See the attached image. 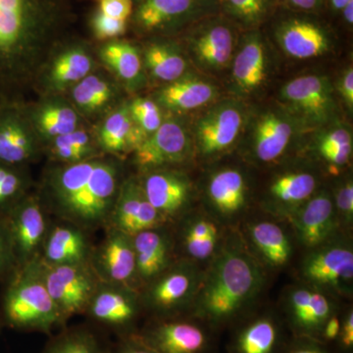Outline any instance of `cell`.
<instances>
[{"instance_id": "cell-54", "label": "cell", "mask_w": 353, "mask_h": 353, "mask_svg": "<svg viewBox=\"0 0 353 353\" xmlns=\"http://www.w3.org/2000/svg\"><path fill=\"white\" fill-rule=\"evenodd\" d=\"M341 328V320L336 316H330L329 319L325 323L321 334L325 340L334 341L339 338Z\"/></svg>"}, {"instance_id": "cell-58", "label": "cell", "mask_w": 353, "mask_h": 353, "mask_svg": "<svg viewBox=\"0 0 353 353\" xmlns=\"http://www.w3.org/2000/svg\"><path fill=\"white\" fill-rule=\"evenodd\" d=\"M141 0H139V2H141ZM139 2H138V3H139Z\"/></svg>"}, {"instance_id": "cell-13", "label": "cell", "mask_w": 353, "mask_h": 353, "mask_svg": "<svg viewBox=\"0 0 353 353\" xmlns=\"http://www.w3.org/2000/svg\"><path fill=\"white\" fill-rule=\"evenodd\" d=\"M85 314L120 338L136 333L134 326L139 315V303L134 289L101 283Z\"/></svg>"}, {"instance_id": "cell-37", "label": "cell", "mask_w": 353, "mask_h": 353, "mask_svg": "<svg viewBox=\"0 0 353 353\" xmlns=\"http://www.w3.org/2000/svg\"><path fill=\"white\" fill-rule=\"evenodd\" d=\"M92 59L80 48H71L55 59L51 69V78L57 85L80 82L92 69Z\"/></svg>"}, {"instance_id": "cell-38", "label": "cell", "mask_w": 353, "mask_h": 353, "mask_svg": "<svg viewBox=\"0 0 353 353\" xmlns=\"http://www.w3.org/2000/svg\"><path fill=\"white\" fill-rule=\"evenodd\" d=\"M321 157L333 167L347 163L352 152V136L345 127H332L322 134L318 141Z\"/></svg>"}, {"instance_id": "cell-17", "label": "cell", "mask_w": 353, "mask_h": 353, "mask_svg": "<svg viewBox=\"0 0 353 353\" xmlns=\"http://www.w3.org/2000/svg\"><path fill=\"white\" fill-rule=\"evenodd\" d=\"M134 334L157 353H203L208 345L205 332L199 325L168 318Z\"/></svg>"}, {"instance_id": "cell-45", "label": "cell", "mask_w": 353, "mask_h": 353, "mask_svg": "<svg viewBox=\"0 0 353 353\" xmlns=\"http://www.w3.org/2000/svg\"><path fill=\"white\" fill-rule=\"evenodd\" d=\"M22 189V180L15 172L0 166V205L15 199Z\"/></svg>"}, {"instance_id": "cell-7", "label": "cell", "mask_w": 353, "mask_h": 353, "mask_svg": "<svg viewBox=\"0 0 353 353\" xmlns=\"http://www.w3.org/2000/svg\"><path fill=\"white\" fill-rule=\"evenodd\" d=\"M216 11L217 0H141L131 19L139 32L154 34L194 25Z\"/></svg>"}, {"instance_id": "cell-50", "label": "cell", "mask_w": 353, "mask_h": 353, "mask_svg": "<svg viewBox=\"0 0 353 353\" xmlns=\"http://www.w3.org/2000/svg\"><path fill=\"white\" fill-rule=\"evenodd\" d=\"M338 92L345 102L348 110L353 109V69L352 66L347 67L338 81Z\"/></svg>"}, {"instance_id": "cell-6", "label": "cell", "mask_w": 353, "mask_h": 353, "mask_svg": "<svg viewBox=\"0 0 353 353\" xmlns=\"http://www.w3.org/2000/svg\"><path fill=\"white\" fill-rule=\"evenodd\" d=\"M39 265L46 290L65 319L85 314L101 283L90 264L51 265L39 257Z\"/></svg>"}, {"instance_id": "cell-34", "label": "cell", "mask_w": 353, "mask_h": 353, "mask_svg": "<svg viewBox=\"0 0 353 353\" xmlns=\"http://www.w3.org/2000/svg\"><path fill=\"white\" fill-rule=\"evenodd\" d=\"M43 353H113L99 334L85 326L65 329L52 339Z\"/></svg>"}, {"instance_id": "cell-41", "label": "cell", "mask_w": 353, "mask_h": 353, "mask_svg": "<svg viewBox=\"0 0 353 353\" xmlns=\"http://www.w3.org/2000/svg\"><path fill=\"white\" fill-rule=\"evenodd\" d=\"M112 90L97 76H87L74 88L73 97L79 108L87 111L99 109L110 101Z\"/></svg>"}, {"instance_id": "cell-23", "label": "cell", "mask_w": 353, "mask_h": 353, "mask_svg": "<svg viewBox=\"0 0 353 353\" xmlns=\"http://www.w3.org/2000/svg\"><path fill=\"white\" fill-rule=\"evenodd\" d=\"M141 185L148 201L166 221L178 214L190 199L189 180L176 172L150 171Z\"/></svg>"}, {"instance_id": "cell-35", "label": "cell", "mask_w": 353, "mask_h": 353, "mask_svg": "<svg viewBox=\"0 0 353 353\" xmlns=\"http://www.w3.org/2000/svg\"><path fill=\"white\" fill-rule=\"evenodd\" d=\"M278 341V329L269 318H261L246 326L236 340L238 353H273Z\"/></svg>"}, {"instance_id": "cell-10", "label": "cell", "mask_w": 353, "mask_h": 353, "mask_svg": "<svg viewBox=\"0 0 353 353\" xmlns=\"http://www.w3.org/2000/svg\"><path fill=\"white\" fill-rule=\"evenodd\" d=\"M6 224L19 268L41 257L50 225L39 199L29 197L18 202Z\"/></svg>"}, {"instance_id": "cell-18", "label": "cell", "mask_w": 353, "mask_h": 353, "mask_svg": "<svg viewBox=\"0 0 353 353\" xmlns=\"http://www.w3.org/2000/svg\"><path fill=\"white\" fill-rule=\"evenodd\" d=\"M234 52L231 63L233 88L240 97H248L262 87L268 70L266 44L259 30L248 31Z\"/></svg>"}, {"instance_id": "cell-19", "label": "cell", "mask_w": 353, "mask_h": 353, "mask_svg": "<svg viewBox=\"0 0 353 353\" xmlns=\"http://www.w3.org/2000/svg\"><path fill=\"white\" fill-rule=\"evenodd\" d=\"M196 274L187 266L167 269L150 283L145 304L158 317L165 319L187 303L196 288Z\"/></svg>"}, {"instance_id": "cell-55", "label": "cell", "mask_w": 353, "mask_h": 353, "mask_svg": "<svg viewBox=\"0 0 353 353\" xmlns=\"http://www.w3.org/2000/svg\"><path fill=\"white\" fill-rule=\"evenodd\" d=\"M343 15V19H345V22L347 23L348 25L353 24V1H350V3H347V6L343 7V10H341Z\"/></svg>"}, {"instance_id": "cell-26", "label": "cell", "mask_w": 353, "mask_h": 353, "mask_svg": "<svg viewBox=\"0 0 353 353\" xmlns=\"http://www.w3.org/2000/svg\"><path fill=\"white\" fill-rule=\"evenodd\" d=\"M317 179L308 171H294L278 176L269 188V201L278 213L294 212L315 194Z\"/></svg>"}, {"instance_id": "cell-14", "label": "cell", "mask_w": 353, "mask_h": 353, "mask_svg": "<svg viewBox=\"0 0 353 353\" xmlns=\"http://www.w3.org/2000/svg\"><path fill=\"white\" fill-rule=\"evenodd\" d=\"M190 148V137L185 125L179 120H166L136 148V162L143 170H157L185 161Z\"/></svg>"}, {"instance_id": "cell-11", "label": "cell", "mask_w": 353, "mask_h": 353, "mask_svg": "<svg viewBox=\"0 0 353 353\" xmlns=\"http://www.w3.org/2000/svg\"><path fill=\"white\" fill-rule=\"evenodd\" d=\"M301 129L296 118L282 106L265 109L252 121L250 131V150L261 163H272L284 155Z\"/></svg>"}, {"instance_id": "cell-31", "label": "cell", "mask_w": 353, "mask_h": 353, "mask_svg": "<svg viewBox=\"0 0 353 353\" xmlns=\"http://www.w3.org/2000/svg\"><path fill=\"white\" fill-rule=\"evenodd\" d=\"M253 245L272 266L287 263L292 254V245L282 228L271 222H259L250 228Z\"/></svg>"}, {"instance_id": "cell-3", "label": "cell", "mask_w": 353, "mask_h": 353, "mask_svg": "<svg viewBox=\"0 0 353 353\" xmlns=\"http://www.w3.org/2000/svg\"><path fill=\"white\" fill-rule=\"evenodd\" d=\"M262 273L239 248L224 250L211 266L196 301V314L213 324L232 319L259 292Z\"/></svg>"}, {"instance_id": "cell-30", "label": "cell", "mask_w": 353, "mask_h": 353, "mask_svg": "<svg viewBox=\"0 0 353 353\" xmlns=\"http://www.w3.org/2000/svg\"><path fill=\"white\" fill-rule=\"evenodd\" d=\"M146 67L162 82L172 83L187 74L188 61L176 44L153 43L145 52Z\"/></svg>"}, {"instance_id": "cell-49", "label": "cell", "mask_w": 353, "mask_h": 353, "mask_svg": "<svg viewBox=\"0 0 353 353\" xmlns=\"http://www.w3.org/2000/svg\"><path fill=\"white\" fill-rule=\"evenodd\" d=\"M212 236H218L217 228L213 223L202 219L190 223L185 234V239L192 240H206Z\"/></svg>"}, {"instance_id": "cell-46", "label": "cell", "mask_w": 353, "mask_h": 353, "mask_svg": "<svg viewBox=\"0 0 353 353\" xmlns=\"http://www.w3.org/2000/svg\"><path fill=\"white\" fill-rule=\"evenodd\" d=\"M334 208L347 223L352 222L353 216V185L352 180L341 185L334 199Z\"/></svg>"}, {"instance_id": "cell-16", "label": "cell", "mask_w": 353, "mask_h": 353, "mask_svg": "<svg viewBox=\"0 0 353 353\" xmlns=\"http://www.w3.org/2000/svg\"><path fill=\"white\" fill-rule=\"evenodd\" d=\"M164 222L163 216L146 199L141 183L129 180L121 185L108 228L132 238L141 232L161 228Z\"/></svg>"}, {"instance_id": "cell-40", "label": "cell", "mask_w": 353, "mask_h": 353, "mask_svg": "<svg viewBox=\"0 0 353 353\" xmlns=\"http://www.w3.org/2000/svg\"><path fill=\"white\" fill-rule=\"evenodd\" d=\"M38 123L46 136L55 139L75 131L78 117L69 106L48 105L39 112Z\"/></svg>"}, {"instance_id": "cell-28", "label": "cell", "mask_w": 353, "mask_h": 353, "mask_svg": "<svg viewBox=\"0 0 353 353\" xmlns=\"http://www.w3.org/2000/svg\"><path fill=\"white\" fill-rule=\"evenodd\" d=\"M289 306L296 328L309 336L321 334L332 312L331 303L326 296L304 288L290 294Z\"/></svg>"}, {"instance_id": "cell-4", "label": "cell", "mask_w": 353, "mask_h": 353, "mask_svg": "<svg viewBox=\"0 0 353 353\" xmlns=\"http://www.w3.org/2000/svg\"><path fill=\"white\" fill-rule=\"evenodd\" d=\"M39 259L19 268L4 299V319L14 329L50 334L67 320L46 290Z\"/></svg>"}, {"instance_id": "cell-9", "label": "cell", "mask_w": 353, "mask_h": 353, "mask_svg": "<svg viewBox=\"0 0 353 353\" xmlns=\"http://www.w3.org/2000/svg\"><path fill=\"white\" fill-rule=\"evenodd\" d=\"M245 108L233 99L218 102L196 121L194 138L204 157L226 152L240 138L245 126Z\"/></svg>"}, {"instance_id": "cell-24", "label": "cell", "mask_w": 353, "mask_h": 353, "mask_svg": "<svg viewBox=\"0 0 353 353\" xmlns=\"http://www.w3.org/2000/svg\"><path fill=\"white\" fill-rule=\"evenodd\" d=\"M217 88L199 76L185 74L157 92L158 103L175 112H189L209 105L217 99Z\"/></svg>"}, {"instance_id": "cell-33", "label": "cell", "mask_w": 353, "mask_h": 353, "mask_svg": "<svg viewBox=\"0 0 353 353\" xmlns=\"http://www.w3.org/2000/svg\"><path fill=\"white\" fill-rule=\"evenodd\" d=\"M34 153V143L24 125L17 118L0 121V161L22 163Z\"/></svg>"}, {"instance_id": "cell-51", "label": "cell", "mask_w": 353, "mask_h": 353, "mask_svg": "<svg viewBox=\"0 0 353 353\" xmlns=\"http://www.w3.org/2000/svg\"><path fill=\"white\" fill-rule=\"evenodd\" d=\"M113 353H157L143 345L134 334L120 338Z\"/></svg>"}, {"instance_id": "cell-57", "label": "cell", "mask_w": 353, "mask_h": 353, "mask_svg": "<svg viewBox=\"0 0 353 353\" xmlns=\"http://www.w3.org/2000/svg\"><path fill=\"white\" fill-rule=\"evenodd\" d=\"M350 1H353V0H330V3H331L332 8L334 10L341 11L343 7L350 3Z\"/></svg>"}, {"instance_id": "cell-22", "label": "cell", "mask_w": 353, "mask_h": 353, "mask_svg": "<svg viewBox=\"0 0 353 353\" xmlns=\"http://www.w3.org/2000/svg\"><path fill=\"white\" fill-rule=\"evenodd\" d=\"M88 232L63 222L50 227L41 259L51 265L88 264L94 246Z\"/></svg>"}, {"instance_id": "cell-27", "label": "cell", "mask_w": 353, "mask_h": 353, "mask_svg": "<svg viewBox=\"0 0 353 353\" xmlns=\"http://www.w3.org/2000/svg\"><path fill=\"white\" fill-rule=\"evenodd\" d=\"M208 196L221 215L231 217L245 206L248 185L240 170L225 168L215 172L209 179Z\"/></svg>"}, {"instance_id": "cell-29", "label": "cell", "mask_w": 353, "mask_h": 353, "mask_svg": "<svg viewBox=\"0 0 353 353\" xmlns=\"http://www.w3.org/2000/svg\"><path fill=\"white\" fill-rule=\"evenodd\" d=\"M146 136L132 120L129 108L115 111L108 118L99 132L102 148L110 153L136 150Z\"/></svg>"}, {"instance_id": "cell-39", "label": "cell", "mask_w": 353, "mask_h": 353, "mask_svg": "<svg viewBox=\"0 0 353 353\" xmlns=\"http://www.w3.org/2000/svg\"><path fill=\"white\" fill-rule=\"evenodd\" d=\"M92 152L90 137L83 130H75L54 139L53 153L63 163H77L90 159L92 158Z\"/></svg>"}, {"instance_id": "cell-44", "label": "cell", "mask_w": 353, "mask_h": 353, "mask_svg": "<svg viewBox=\"0 0 353 353\" xmlns=\"http://www.w3.org/2000/svg\"><path fill=\"white\" fill-rule=\"evenodd\" d=\"M134 9V0H97V10L115 19L130 22Z\"/></svg>"}, {"instance_id": "cell-47", "label": "cell", "mask_w": 353, "mask_h": 353, "mask_svg": "<svg viewBox=\"0 0 353 353\" xmlns=\"http://www.w3.org/2000/svg\"><path fill=\"white\" fill-rule=\"evenodd\" d=\"M16 263L12 243L6 223L0 221V275Z\"/></svg>"}, {"instance_id": "cell-48", "label": "cell", "mask_w": 353, "mask_h": 353, "mask_svg": "<svg viewBox=\"0 0 353 353\" xmlns=\"http://www.w3.org/2000/svg\"><path fill=\"white\" fill-rule=\"evenodd\" d=\"M217 243V236L206 239V240H192V239H185V252L192 259H205L210 256L214 252Z\"/></svg>"}, {"instance_id": "cell-32", "label": "cell", "mask_w": 353, "mask_h": 353, "mask_svg": "<svg viewBox=\"0 0 353 353\" xmlns=\"http://www.w3.org/2000/svg\"><path fill=\"white\" fill-rule=\"evenodd\" d=\"M278 0H217L218 9L236 27L257 30L271 15Z\"/></svg>"}, {"instance_id": "cell-25", "label": "cell", "mask_w": 353, "mask_h": 353, "mask_svg": "<svg viewBox=\"0 0 353 353\" xmlns=\"http://www.w3.org/2000/svg\"><path fill=\"white\" fill-rule=\"evenodd\" d=\"M132 240L136 255L137 279L150 284L170 267V240L159 228L134 234Z\"/></svg>"}, {"instance_id": "cell-42", "label": "cell", "mask_w": 353, "mask_h": 353, "mask_svg": "<svg viewBox=\"0 0 353 353\" xmlns=\"http://www.w3.org/2000/svg\"><path fill=\"white\" fill-rule=\"evenodd\" d=\"M129 110L132 120L146 137L157 131L163 122L159 106L150 99H134L129 106Z\"/></svg>"}, {"instance_id": "cell-56", "label": "cell", "mask_w": 353, "mask_h": 353, "mask_svg": "<svg viewBox=\"0 0 353 353\" xmlns=\"http://www.w3.org/2000/svg\"><path fill=\"white\" fill-rule=\"evenodd\" d=\"M289 353H326L322 348L318 347H312V345H305V347H301L294 348Z\"/></svg>"}, {"instance_id": "cell-21", "label": "cell", "mask_w": 353, "mask_h": 353, "mask_svg": "<svg viewBox=\"0 0 353 353\" xmlns=\"http://www.w3.org/2000/svg\"><path fill=\"white\" fill-rule=\"evenodd\" d=\"M303 272L304 277L316 285L343 289L353 278L352 250L343 245L322 248L305 259Z\"/></svg>"}, {"instance_id": "cell-15", "label": "cell", "mask_w": 353, "mask_h": 353, "mask_svg": "<svg viewBox=\"0 0 353 353\" xmlns=\"http://www.w3.org/2000/svg\"><path fill=\"white\" fill-rule=\"evenodd\" d=\"M276 41L288 57L311 59L328 52L332 37L324 25L303 16L284 18L275 26Z\"/></svg>"}, {"instance_id": "cell-12", "label": "cell", "mask_w": 353, "mask_h": 353, "mask_svg": "<svg viewBox=\"0 0 353 353\" xmlns=\"http://www.w3.org/2000/svg\"><path fill=\"white\" fill-rule=\"evenodd\" d=\"M90 264L104 284L134 289L138 281L132 238L113 228H108L105 238L92 248Z\"/></svg>"}, {"instance_id": "cell-1", "label": "cell", "mask_w": 353, "mask_h": 353, "mask_svg": "<svg viewBox=\"0 0 353 353\" xmlns=\"http://www.w3.org/2000/svg\"><path fill=\"white\" fill-rule=\"evenodd\" d=\"M72 20L70 0H0V90L34 78Z\"/></svg>"}, {"instance_id": "cell-5", "label": "cell", "mask_w": 353, "mask_h": 353, "mask_svg": "<svg viewBox=\"0 0 353 353\" xmlns=\"http://www.w3.org/2000/svg\"><path fill=\"white\" fill-rule=\"evenodd\" d=\"M281 106L303 128H320L333 122L336 102L328 77L309 74L292 79L280 90Z\"/></svg>"}, {"instance_id": "cell-43", "label": "cell", "mask_w": 353, "mask_h": 353, "mask_svg": "<svg viewBox=\"0 0 353 353\" xmlns=\"http://www.w3.org/2000/svg\"><path fill=\"white\" fill-rule=\"evenodd\" d=\"M128 24L129 21L108 17L99 10L95 11L90 22L95 38L101 41L122 36L127 31Z\"/></svg>"}, {"instance_id": "cell-36", "label": "cell", "mask_w": 353, "mask_h": 353, "mask_svg": "<svg viewBox=\"0 0 353 353\" xmlns=\"http://www.w3.org/2000/svg\"><path fill=\"white\" fill-rule=\"evenodd\" d=\"M101 57L126 81L138 79L141 71V59L139 50L131 43L125 41H111L102 48Z\"/></svg>"}, {"instance_id": "cell-20", "label": "cell", "mask_w": 353, "mask_h": 353, "mask_svg": "<svg viewBox=\"0 0 353 353\" xmlns=\"http://www.w3.org/2000/svg\"><path fill=\"white\" fill-rule=\"evenodd\" d=\"M292 216L297 236L303 245L317 248L336 228V208L329 192L313 194Z\"/></svg>"}, {"instance_id": "cell-52", "label": "cell", "mask_w": 353, "mask_h": 353, "mask_svg": "<svg viewBox=\"0 0 353 353\" xmlns=\"http://www.w3.org/2000/svg\"><path fill=\"white\" fill-rule=\"evenodd\" d=\"M283 2L294 10L310 13L319 10L324 0H283Z\"/></svg>"}, {"instance_id": "cell-53", "label": "cell", "mask_w": 353, "mask_h": 353, "mask_svg": "<svg viewBox=\"0 0 353 353\" xmlns=\"http://www.w3.org/2000/svg\"><path fill=\"white\" fill-rule=\"evenodd\" d=\"M341 345L343 347L350 350L353 345V314L352 312L348 313L345 322L341 324L340 334Z\"/></svg>"}, {"instance_id": "cell-8", "label": "cell", "mask_w": 353, "mask_h": 353, "mask_svg": "<svg viewBox=\"0 0 353 353\" xmlns=\"http://www.w3.org/2000/svg\"><path fill=\"white\" fill-rule=\"evenodd\" d=\"M236 26L222 15H211L192 25L188 43L199 68L218 73L228 68L236 51Z\"/></svg>"}, {"instance_id": "cell-2", "label": "cell", "mask_w": 353, "mask_h": 353, "mask_svg": "<svg viewBox=\"0 0 353 353\" xmlns=\"http://www.w3.org/2000/svg\"><path fill=\"white\" fill-rule=\"evenodd\" d=\"M120 168L112 160L90 158L48 172L46 203L62 222L85 232L108 228L121 188Z\"/></svg>"}]
</instances>
